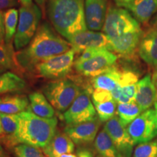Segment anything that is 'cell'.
<instances>
[{
  "label": "cell",
  "mask_w": 157,
  "mask_h": 157,
  "mask_svg": "<svg viewBox=\"0 0 157 157\" xmlns=\"http://www.w3.org/2000/svg\"><path fill=\"white\" fill-rule=\"evenodd\" d=\"M68 42L76 53H82L86 49L92 48H105L111 51V39L104 33L84 31L74 35Z\"/></svg>",
  "instance_id": "obj_13"
},
{
  "label": "cell",
  "mask_w": 157,
  "mask_h": 157,
  "mask_svg": "<svg viewBox=\"0 0 157 157\" xmlns=\"http://www.w3.org/2000/svg\"><path fill=\"white\" fill-rule=\"evenodd\" d=\"M17 4H18L17 0H0V11L6 9L13 8L17 5Z\"/></svg>",
  "instance_id": "obj_35"
},
{
  "label": "cell",
  "mask_w": 157,
  "mask_h": 157,
  "mask_svg": "<svg viewBox=\"0 0 157 157\" xmlns=\"http://www.w3.org/2000/svg\"><path fill=\"white\" fill-rule=\"evenodd\" d=\"M139 81V75L132 70H122L119 84L121 87L137 84Z\"/></svg>",
  "instance_id": "obj_32"
},
{
  "label": "cell",
  "mask_w": 157,
  "mask_h": 157,
  "mask_svg": "<svg viewBox=\"0 0 157 157\" xmlns=\"http://www.w3.org/2000/svg\"><path fill=\"white\" fill-rule=\"evenodd\" d=\"M42 13L34 3L23 5L19 10V19L14 45L16 50H22L28 45L38 30Z\"/></svg>",
  "instance_id": "obj_5"
},
{
  "label": "cell",
  "mask_w": 157,
  "mask_h": 157,
  "mask_svg": "<svg viewBox=\"0 0 157 157\" xmlns=\"http://www.w3.org/2000/svg\"><path fill=\"white\" fill-rule=\"evenodd\" d=\"M131 1H132V0H114V2L116 4H117L118 7H124L125 6H126L129 2H130Z\"/></svg>",
  "instance_id": "obj_38"
},
{
  "label": "cell",
  "mask_w": 157,
  "mask_h": 157,
  "mask_svg": "<svg viewBox=\"0 0 157 157\" xmlns=\"http://www.w3.org/2000/svg\"><path fill=\"white\" fill-rule=\"evenodd\" d=\"M121 71L118 66H111L104 73L93 77L91 80L92 87L93 89H103L111 92L120 80Z\"/></svg>",
  "instance_id": "obj_21"
},
{
  "label": "cell",
  "mask_w": 157,
  "mask_h": 157,
  "mask_svg": "<svg viewBox=\"0 0 157 157\" xmlns=\"http://www.w3.org/2000/svg\"><path fill=\"white\" fill-rule=\"evenodd\" d=\"M138 22L146 23L157 11V0H132L124 7Z\"/></svg>",
  "instance_id": "obj_19"
},
{
  "label": "cell",
  "mask_w": 157,
  "mask_h": 157,
  "mask_svg": "<svg viewBox=\"0 0 157 157\" xmlns=\"http://www.w3.org/2000/svg\"><path fill=\"white\" fill-rule=\"evenodd\" d=\"M0 67L21 72V69L17 63L12 43L0 44Z\"/></svg>",
  "instance_id": "obj_26"
},
{
  "label": "cell",
  "mask_w": 157,
  "mask_h": 157,
  "mask_svg": "<svg viewBox=\"0 0 157 157\" xmlns=\"http://www.w3.org/2000/svg\"><path fill=\"white\" fill-rule=\"evenodd\" d=\"M96 157H101V156H98H98H96Z\"/></svg>",
  "instance_id": "obj_45"
},
{
  "label": "cell",
  "mask_w": 157,
  "mask_h": 157,
  "mask_svg": "<svg viewBox=\"0 0 157 157\" xmlns=\"http://www.w3.org/2000/svg\"><path fill=\"white\" fill-rule=\"evenodd\" d=\"M74 147V143L66 133L58 131L42 151L48 157H60L63 154H71Z\"/></svg>",
  "instance_id": "obj_18"
},
{
  "label": "cell",
  "mask_w": 157,
  "mask_h": 157,
  "mask_svg": "<svg viewBox=\"0 0 157 157\" xmlns=\"http://www.w3.org/2000/svg\"><path fill=\"white\" fill-rule=\"evenodd\" d=\"M0 157H9L8 154L6 152L5 149L2 146V143L0 141Z\"/></svg>",
  "instance_id": "obj_39"
},
{
  "label": "cell",
  "mask_w": 157,
  "mask_h": 157,
  "mask_svg": "<svg viewBox=\"0 0 157 157\" xmlns=\"http://www.w3.org/2000/svg\"><path fill=\"white\" fill-rule=\"evenodd\" d=\"M142 112V109L135 101L117 105V115L124 127L128 126Z\"/></svg>",
  "instance_id": "obj_25"
},
{
  "label": "cell",
  "mask_w": 157,
  "mask_h": 157,
  "mask_svg": "<svg viewBox=\"0 0 157 157\" xmlns=\"http://www.w3.org/2000/svg\"><path fill=\"white\" fill-rule=\"evenodd\" d=\"M94 147L101 157H123L104 129L98 134L94 141Z\"/></svg>",
  "instance_id": "obj_23"
},
{
  "label": "cell",
  "mask_w": 157,
  "mask_h": 157,
  "mask_svg": "<svg viewBox=\"0 0 157 157\" xmlns=\"http://www.w3.org/2000/svg\"><path fill=\"white\" fill-rule=\"evenodd\" d=\"M101 121L96 117L93 120L76 124L67 125L64 132L78 146H87L95 141Z\"/></svg>",
  "instance_id": "obj_12"
},
{
  "label": "cell",
  "mask_w": 157,
  "mask_h": 157,
  "mask_svg": "<svg viewBox=\"0 0 157 157\" xmlns=\"http://www.w3.org/2000/svg\"><path fill=\"white\" fill-rule=\"evenodd\" d=\"M75 54L74 49L71 48L64 53L52 57L38 64L34 71L39 76L50 79L65 78L71 71Z\"/></svg>",
  "instance_id": "obj_7"
},
{
  "label": "cell",
  "mask_w": 157,
  "mask_h": 157,
  "mask_svg": "<svg viewBox=\"0 0 157 157\" xmlns=\"http://www.w3.org/2000/svg\"><path fill=\"white\" fill-rule=\"evenodd\" d=\"M82 90L73 80L63 78L49 82L42 88V92L55 109L64 113L75 101Z\"/></svg>",
  "instance_id": "obj_4"
},
{
  "label": "cell",
  "mask_w": 157,
  "mask_h": 157,
  "mask_svg": "<svg viewBox=\"0 0 157 157\" xmlns=\"http://www.w3.org/2000/svg\"><path fill=\"white\" fill-rule=\"evenodd\" d=\"M29 107V100L25 95H7L0 97V113L17 114Z\"/></svg>",
  "instance_id": "obj_20"
},
{
  "label": "cell",
  "mask_w": 157,
  "mask_h": 157,
  "mask_svg": "<svg viewBox=\"0 0 157 157\" xmlns=\"http://www.w3.org/2000/svg\"><path fill=\"white\" fill-rule=\"evenodd\" d=\"M151 78H152V82L154 84L155 87H156V93H157V71L156 70L154 71V74H153Z\"/></svg>",
  "instance_id": "obj_40"
},
{
  "label": "cell",
  "mask_w": 157,
  "mask_h": 157,
  "mask_svg": "<svg viewBox=\"0 0 157 157\" xmlns=\"http://www.w3.org/2000/svg\"><path fill=\"white\" fill-rule=\"evenodd\" d=\"M91 96L93 103H102L113 100L111 92L103 89H94Z\"/></svg>",
  "instance_id": "obj_33"
},
{
  "label": "cell",
  "mask_w": 157,
  "mask_h": 157,
  "mask_svg": "<svg viewBox=\"0 0 157 157\" xmlns=\"http://www.w3.org/2000/svg\"><path fill=\"white\" fill-rule=\"evenodd\" d=\"M132 157H157V138L138 144Z\"/></svg>",
  "instance_id": "obj_29"
},
{
  "label": "cell",
  "mask_w": 157,
  "mask_h": 157,
  "mask_svg": "<svg viewBox=\"0 0 157 157\" xmlns=\"http://www.w3.org/2000/svg\"><path fill=\"white\" fill-rule=\"evenodd\" d=\"M29 110L38 117L51 119L55 116V109L48 101L44 94L34 92L29 95Z\"/></svg>",
  "instance_id": "obj_22"
},
{
  "label": "cell",
  "mask_w": 157,
  "mask_h": 157,
  "mask_svg": "<svg viewBox=\"0 0 157 157\" xmlns=\"http://www.w3.org/2000/svg\"><path fill=\"white\" fill-rule=\"evenodd\" d=\"M19 127L16 135L17 145H31L43 148L48 146L56 132V118L45 119L30 111L18 113Z\"/></svg>",
  "instance_id": "obj_3"
},
{
  "label": "cell",
  "mask_w": 157,
  "mask_h": 157,
  "mask_svg": "<svg viewBox=\"0 0 157 157\" xmlns=\"http://www.w3.org/2000/svg\"><path fill=\"white\" fill-rule=\"evenodd\" d=\"M6 70H7V69H5V68H4L2 67H0V74L4 73V72H5Z\"/></svg>",
  "instance_id": "obj_44"
},
{
  "label": "cell",
  "mask_w": 157,
  "mask_h": 157,
  "mask_svg": "<svg viewBox=\"0 0 157 157\" xmlns=\"http://www.w3.org/2000/svg\"><path fill=\"white\" fill-rule=\"evenodd\" d=\"M143 34V31L140 29L111 39V52L113 51L127 58H132L139 47Z\"/></svg>",
  "instance_id": "obj_15"
},
{
  "label": "cell",
  "mask_w": 157,
  "mask_h": 157,
  "mask_svg": "<svg viewBox=\"0 0 157 157\" xmlns=\"http://www.w3.org/2000/svg\"><path fill=\"white\" fill-rule=\"evenodd\" d=\"M136 95L135 102L143 111L151 109L157 101V93L156 87L152 82L150 74L144 76L137 82Z\"/></svg>",
  "instance_id": "obj_16"
},
{
  "label": "cell",
  "mask_w": 157,
  "mask_h": 157,
  "mask_svg": "<svg viewBox=\"0 0 157 157\" xmlns=\"http://www.w3.org/2000/svg\"><path fill=\"white\" fill-rule=\"evenodd\" d=\"M117 56L111 51L105 50L102 53L81 63H74L76 71L82 76L95 77L114 66Z\"/></svg>",
  "instance_id": "obj_10"
},
{
  "label": "cell",
  "mask_w": 157,
  "mask_h": 157,
  "mask_svg": "<svg viewBox=\"0 0 157 157\" xmlns=\"http://www.w3.org/2000/svg\"><path fill=\"white\" fill-rule=\"evenodd\" d=\"M117 101L114 99L102 103H93L98 119L101 122H106L117 113Z\"/></svg>",
  "instance_id": "obj_28"
},
{
  "label": "cell",
  "mask_w": 157,
  "mask_h": 157,
  "mask_svg": "<svg viewBox=\"0 0 157 157\" xmlns=\"http://www.w3.org/2000/svg\"><path fill=\"white\" fill-rule=\"evenodd\" d=\"M25 87V82L17 74L10 71L0 74V95L21 92Z\"/></svg>",
  "instance_id": "obj_24"
},
{
  "label": "cell",
  "mask_w": 157,
  "mask_h": 157,
  "mask_svg": "<svg viewBox=\"0 0 157 157\" xmlns=\"http://www.w3.org/2000/svg\"><path fill=\"white\" fill-rule=\"evenodd\" d=\"M103 129H105L116 147L123 157H132L133 147L135 144L124 127L117 116H114L105 122Z\"/></svg>",
  "instance_id": "obj_11"
},
{
  "label": "cell",
  "mask_w": 157,
  "mask_h": 157,
  "mask_svg": "<svg viewBox=\"0 0 157 157\" xmlns=\"http://www.w3.org/2000/svg\"><path fill=\"white\" fill-rule=\"evenodd\" d=\"M155 70H156V71H157V68H156V69H155Z\"/></svg>",
  "instance_id": "obj_46"
},
{
  "label": "cell",
  "mask_w": 157,
  "mask_h": 157,
  "mask_svg": "<svg viewBox=\"0 0 157 157\" xmlns=\"http://www.w3.org/2000/svg\"><path fill=\"white\" fill-rule=\"evenodd\" d=\"M103 31L109 38L113 39L121 35L140 30L138 21L126 9L111 7L107 10Z\"/></svg>",
  "instance_id": "obj_6"
},
{
  "label": "cell",
  "mask_w": 157,
  "mask_h": 157,
  "mask_svg": "<svg viewBox=\"0 0 157 157\" xmlns=\"http://www.w3.org/2000/svg\"><path fill=\"white\" fill-rule=\"evenodd\" d=\"M108 0H84V16L87 28L98 31L103 29L107 13Z\"/></svg>",
  "instance_id": "obj_14"
},
{
  "label": "cell",
  "mask_w": 157,
  "mask_h": 157,
  "mask_svg": "<svg viewBox=\"0 0 157 157\" xmlns=\"http://www.w3.org/2000/svg\"><path fill=\"white\" fill-rule=\"evenodd\" d=\"M13 151L16 157H46L38 147L25 143H20L13 148Z\"/></svg>",
  "instance_id": "obj_30"
},
{
  "label": "cell",
  "mask_w": 157,
  "mask_h": 157,
  "mask_svg": "<svg viewBox=\"0 0 157 157\" xmlns=\"http://www.w3.org/2000/svg\"><path fill=\"white\" fill-rule=\"evenodd\" d=\"M129 136L135 145L147 143L157 136V125L154 109L143 111L127 126Z\"/></svg>",
  "instance_id": "obj_9"
},
{
  "label": "cell",
  "mask_w": 157,
  "mask_h": 157,
  "mask_svg": "<svg viewBox=\"0 0 157 157\" xmlns=\"http://www.w3.org/2000/svg\"><path fill=\"white\" fill-rule=\"evenodd\" d=\"M78 157H93V154L87 148H79L77 151Z\"/></svg>",
  "instance_id": "obj_37"
},
{
  "label": "cell",
  "mask_w": 157,
  "mask_h": 157,
  "mask_svg": "<svg viewBox=\"0 0 157 157\" xmlns=\"http://www.w3.org/2000/svg\"><path fill=\"white\" fill-rule=\"evenodd\" d=\"M154 109L155 110V113H156V125H157V101L154 103Z\"/></svg>",
  "instance_id": "obj_42"
},
{
  "label": "cell",
  "mask_w": 157,
  "mask_h": 157,
  "mask_svg": "<svg viewBox=\"0 0 157 157\" xmlns=\"http://www.w3.org/2000/svg\"><path fill=\"white\" fill-rule=\"evenodd\" d=\"M71 48L70 42L56 34L50 25L43 23L26 48L15 52L21 70L33 71L37 65L67 52Z\"/></svg>",
  "instance_id": "obj_1"
},
{
  "label": "cell",
  "mask_w": 157,
  "mask_h": 157,
  "mask_svg": "<svg viewBox=\"0 0 157 157\" xmlns=\"http://www.w3.org/2000/svg\"><path fill=\"white\" fill-rule=\"evenodd\" d=\"M140 58L155 69L157 68V28L148 29L143 33L139 44Z\"/></svg>",
  "instance_id": "obj_17"
},
{
  "label": "cell",
  "mask_w": 157,
  "mask_h": 157,
  "mask_svg": "<svg viewBox=\"0 0 157 157\" xmlns=\"http://www.w3.org/2000/svg\"><path fill=\"white\" fill-rule=\"evenodd\" d=\"M47 10L52 26L68 41L87 29L84 0H47Z\"/></svg>",
  "instance_id": "obj_2"
},
{
  "label": "cell",
  "mask_w": 157,
  "mask_h": 157,
  "mask_svg": "<svg viewBox=\"0 0 157 157\" xmlns=\"http://www.w3.org/2000/svg\"><path fill=\"white\" fill-rule=\"evenodd\" d=\"M4 25H5V41L7 44L11 43L12 39L16 33L18 24L19 13L15 8L7 10L3 13Z\"/></svg>",
  "instance_id": "obj_27"
},
{
  "label": "cell",
  "mask_w": 157,
  "mask_h": 157,
  "mask_svg": "<svg viewBox=\"0 0 157 157\" xmlns=\"http://www.w3.org/2000/svg\"><path fill=\"white\" fill-rule=\"evenodd\" d=\"M20 3L22 4L23 5H31L32 2V0H17Z\"/></svg>",
  "instance_id": "obj_41"
},
{
  "label": "cell",
  "mask_w": 157,
  "mask_h": 157,
  "mask_svg": "<svg viewBox=\"0 0 157 157\" xmlns=\"http://www.w3.org/2000/svg\"><path fill=\"white\" fill-rule=\"evenodd\" d=\"M3 134V130H2V124H1V119H0V136L2 135Z\"/></svg>",
  "instance_id": "obj_43"
},
{
  "label": "cell",
  "mask_w": 157,
  "mask_h": 157,
  "mask_svg": "<svg viewBox=\"0 0 157 157\" xmlns=\"http://www.w3.org/2000/svg\"><path fill=\"white\" fill-rule=\"evenodd\" d=\"M5 25H4V17L3 13L0 12V44L4 43L5 41Z\"/></svg>",
  "instance_id": "obj_36"
},
{
  "label": "cell",
  "mask_w": 157,
  "mask_h": 157,
  "mask_svg": "<svg viewBox=\"0 0 157 157\" xmlns=\"http://www.w3.org/2000/svg\"><path fill=\"white\" fill-rule=\"evenodd\" d=\"M136 90V84L121 87V95L119 96L117 102L119 103H127L135 101Z\"/></svg>",
  "instance_id": "obj_31"
},
{
  "label": "cell",
  "mask_w": 157,
  "mask_h": 157,
  "mask_svg": "<svg viewBox=\"0 0 157 157\" xmlns=\"http://www.w3.org/2000/svg\"><path fill=\"white\" fill-rule=\"evenodd\" d=\"M105 50H107V49L102 48H92L86 49L85 50H84L82 52L79 57L76 59L74 63H81L85 61V60H89V59L102 53Z\"/></svg>",
  "instance_id": "obj_34"
},
{
  "label": "cell",
  "mask_w": 157,
  "mask_h": 157,
  "mask_svg": "<svg viewBox=\"0 0 157 157\" xmlns=\"http://www.w3.org/2000/svg\"><path fill=\"white\" fill-rule=\"evenodd\" d=\"M76 157H78V156H77V155H76Z\"/></svg>",
  "instance_id": "obj_47"
},
{
  "label": "cell",
  "mask_w": 157,
  "mask_h": 157,
  "mask_svg": "<svg viewBox=\"0 0 157 157\" xmlns=\"http://www.w3.org/2000/svg\"><path fill=\"white\" fill-rule=\"evenodd\" d=\"M93 90L84 88L68 110L63 113V119L67 125L76 124L93 120L97 117L96 110L91 101Z\"/></svg>",
  "instance_id": "obj_8"
}]
</instances>
